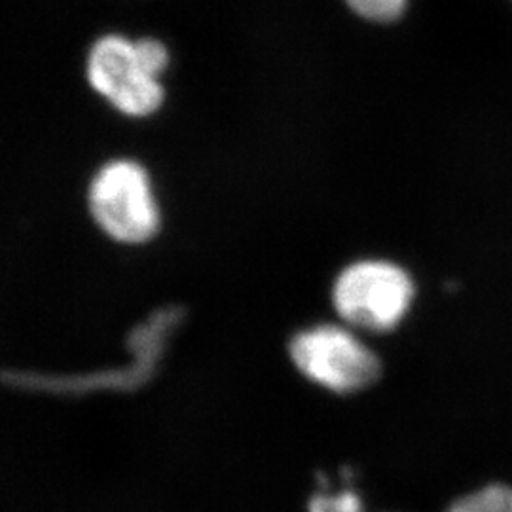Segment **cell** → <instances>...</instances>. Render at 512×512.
<instances>
[{
  "label": "cell",
  "mask_w": 512,
  "mask_h": 512,
  "mask_svg": "<svg viewBox=\"0 0 512 512\" xmlns=\"http://www.w3.org/2000/svg\"><path fill=\"white\" fill-rule=\"evenodd\" d=\"M291 361L298 374L338 397L365 393L384 378L378 355L349 330L323 325L304 330L291 342Z\"/></svg>",
  "instance_id": "obj_2"
},
{
  "label": "cell",
  "mask_w": 512,
  "mask_h": 512,
  "mask_svg": "<svg viewBox=\"0 0 512 512\" xmlns=\"http://www.w3.org/2000/svg\"><path fill=\"white\" fill-rule=\"evenodd\" d=\"M414 285L397 264L363 260L351 264L336 279L332 300L338 315L357 329L387 332L410 310Z\"/></svg>",
  "instance_id": "obj_4"
},
{
  "label": "cell",
  "mask_w": 512,
  "mask_h": 512,
  "mask_svg": "<svg viewBox=\"0 0 512 512\" xmlns=\"http://www.w3.org/2000/svg\"><path fill=\"white\" fill-rule=\"evenodd\" d=\"M349 8L368 21L389 23L403 16L408 0H346Z\"/></svg>",
  "instance_id": "obj_6"
},
{
  "label": "cell",
  "mask_w": 512,
  "mask_h": 512,
  "mask_svg": "<svg viewBox=\"0 0 512 512\" xmlns=\"http://www.w3.org/2000/svg\"><path fill=\"white\" fill-rule=\"evenodd\" d=\"M97 226L109 238L141 245L158 234L160 209L147 169L133 160H114L97 171L88 194Z\"/></svg>",
  "instance_id": "obj_3"
},
{
  "label": "cell",
  "mask_w": 512,
  "mask_h": 512,
  "mask_svg": "<svg viewBox=\"0 0 512 512\" xmlns=\"http://www.w3.org/2000/svg\"><path fill=\"white\" fill-rule=\"evenodd\" d=\"M310 512H366L365 501L357 492L317 494L310 499Z\"/></svg>",
  "instance_id": "obj_7"
},
{
  "label": "cell",
  "mask_w": 512,
  "mask_h": 512,
  "mask_svg": "<svg viewBox=\"0 0 512 512\" xmlns=\"http://www.w3.org/2000/svg\"><path fill=\"white\" fill-rule=\"evenodd\" d=\"M169 65V50L152 37L122 35L99 38L88 54L86 76L95 92L126 116L145 118L160 110L165 90L160 76Z\"/></svg>",
  "instance_id": "obj_1"
},
{
  "label": "cell",
  "mask_w": 512,
  "mask_h": 512,
  "mask_svg": "<svg viewBox=\"0 0 512 512\" xmlns=\"http://www.w3.org/2000/svg\"><path fill=\"white\" fill-rule=\"evenodd\" d=\"M448 512H512V486L503 482L488 484L459 497Z\"/></svg>",
  "instance_id": "obj_5"
}]
</instances>
